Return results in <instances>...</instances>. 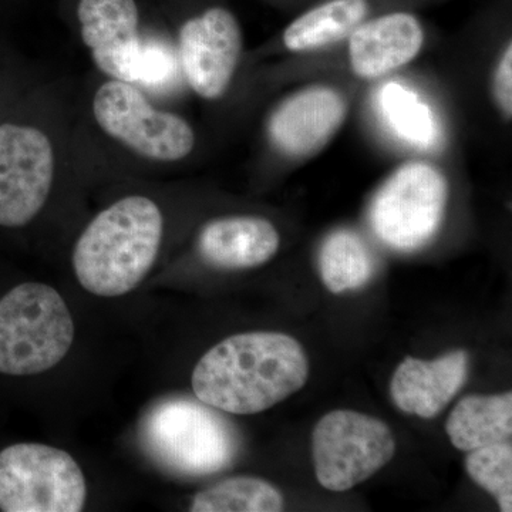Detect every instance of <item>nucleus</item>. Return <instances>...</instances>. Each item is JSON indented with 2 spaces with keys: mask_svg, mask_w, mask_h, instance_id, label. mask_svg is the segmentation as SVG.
Returning <instances> with one entry per match:
<instances>
[{
  "mask_svg": "<svg viewBox=\"0 0 512 512\" xmlns=\"http://www.w3.org/2000/svg\"><path fill=\"white\" fill-rule=\"evenodd\" d=\"M86 498L82 468L66 451L39 443L0 451V511L79 512Z\"/></svg>",
  "mask_w": 512,
  "mask_h": 512,
  "instance_id": "39448f33",
  "label": "nucleus"
},
{
  "mask_svg": "<svg viewBox=\"0 0 512 512\" xmlns=\"http://www.w3.org/2000/svg\"><path fill=\"white\" fill-rule=\"evenodd\" d=\"M93 114L107 136L151 160H183L195 146L187 121L157 110L130 82L104 83L94 94Z\"/></svg>",
  "mask_w": 512,
  "mask_h": 512,
  "instance_id": "6e6552de",
  "label": "nucleus"
},
{
  "mask_svg": "<svg viewBox=\"0 0 512 512\" xmlns=\"http://www.w3.org/2000/svg\"><path fill=\"white\" fill-rule=\"evenodd\" d=\"M423 45V25L413 13L372 16L350 33V66L357 76L376 79L412 62Z\"/></svg>",
  "mask_w": 512,
  "mask_h": 512,
  "instance_id": "ddd939ff",
  "label": "nucleus"
},
{
  "mask_svg": "<svg viewBox=\"0 0 512 512\" xmlns=\"http://www.w3.org/2000/svg\"><path fill=\"white\" fill-rule=\"evenodd\" d=\"M379 104L380 113L397 136L413 146H436L439 126L429 107L416 94L402 84H387L380 92Z\"/></svg>",
  "mask_w": 512,
  "mask_h": 512,
  "instance_id": "aec40b11",
  "label": "nucleus"
},
{
  "mask_svg": "<svg viewBox=\"0 0 512 512\" xmlns=\"http://www.w3.org/2000/svg\"><path fill=\"white\" fill-rule=\"evenodd\" d=\"M279 244L278 231L268 220L227 217L205 225L198 238V251L215 268L238 271L271 261Z\"/></svg>",
  "mask_w": 512,
  "mask_h": 512,
  "instance_id": "2eb2a0df",
  "label": "nucleus"
},
{
  "mask_svg": "<svg viewBox=\"0 0 512 512\" xmlns=\"http://www.w3.org/2000/svg\"><path fill=\"white\" fill-rule=\"evenodd\" d=\"M512 47L508 43L507 49L501 57L494 76V94L498 106L505 116L510 119L512 114Z\"/></svg>",
  "mask_w": 512,
  "mask_h": 512,
  "instance_id": "4be33fe9",
  "label": "nucleus"
},
{
  "mask_svg": "<svg viewBox=\"0 0 512 512\" xmlns=\"http://www.w3.org/2000/svg\"><path fill=\"white\" fill-rule=\"evenodd\" d=\"M55 178V151L39 128L0 126V227L29 224L45 207Z\"/></svg>",
  "mask_w": 512,
  "mask_h": 512,
  "instance_id": "1a4fd4ad",
  "label": "nucleus"
},
{
  "mask_svg": "<svg viewBox=\"0 0 512 512\" xmlns=\"http://www.w3.org/2000/svg\"><path fill=\"white\" fill-rule=\"evenodd\" d=\"M467 373L468 355L464 350L434 360L406 357L394 372L390 394L402 412L434 419L460 392Z\"/></svg>",
  "mask_w": 512,
  "mask_h": 512,
  "instance_id": "4468645a",
  "label": "nucleus"
},
{
  "mask_svg": "<svg viewBox=\"0 0 512 512\" xmlns=\"http://www.w3.org/2000/svg\"><path fill=\"white\" fill-rule=\"evenodd\" d=\"M77 19L101 72L123 82L140 79L144 60L136 0H80Z\"/></svg>",
  "mask_w": 512,
  "mask_h": 512,
  "instance_id": "9b49d317",
  "label": "nucleus"
},
{
  "mask_svg": "<svg viewBox=\"0 0 512 512\" xmlns=\"http://www.w3.org/2000/svg\"><path fill=\"white\" fill-rule=\"evenodd\" d=\"M180 56L191 89L217 100L234 79L242 52L241 26L224 6H211L181 26Z\"/></svg>",
  "mask_w": 512,
  "mask_h": 512,
  "instance_id": "9d476101",
  "label": "nucleus"
},
{
  "mask_svg": "<svg viewBox=\"0 0 512 512\" xmlns=\"http://www.w3.org/2000/svg\"><path fill=\"white\" fill-rule=\"evenodd\" d=\"M146 439L165 466L190 476L217 473L238 451L231 424L207 404L187 399L157 406L148 417Z\"/></svg>",
  "mask_w": 512,
  "mask_h": 512,
  "instance_id": "20e7f679",
  "label": "nucleus"
},
{
  "mask_svg": "<svg viewBox=\"0 0 512 512\" xmlns=\"http://www.w3.org/2000/svg\"><path fill=\"white\" fill-rule=\"evenodd\" d=\"M346 111L345 97L332 87H309L275 111L269 121V134L275 146L288 156H306L319 150L336 133Z\"/></svg>",
  "mask_w": 512,
  "mask_h": 512,
  "instance_id": "f8f14e48",
  "label": "nucleus"
},
{
  "mask_svg": "<svg viewBox=\"0 0 512 512\" xmlns=\"http://www.w3.org/2000/svg\"><path fill=\"white\" fill-rule=\"evenodd\" d=\"M448 185L433 165L409 163L382 185L370 205V225L386 247L416 251L439 231Z\"/></svg>",
  "mask_w": 512,
  "mask_h": 512,
  "instance_id": "423d86ee",
  "label": "nucleus"
},
{
  "mask_svg": "<svg viewBox=\"0 0 512 512\" xmlns=\"http://www.w3.org/2000/svg\"><path fill=\"white\" fill-rule=\"evenodd\" d=\"M373 0H323L289 23L284 45L291 52H311L333 45L372 18Z\"/></svg>",
  "mask_w": 512,
  "mask_h": 512,
  "instance_id": "dca6fc26",
  "label": "nucleus"
},
{
  "mask_svg": "<svg viewBox=\"0 0 512 512\" xmlns=\"http://www.w3.org/2000/svg\"><path fill=\"white\" fill-rule=\"evenodd\" d=\"M446 431L453 446L463 451L507 443L512 434L511 392L464 397L448 416Z\"/></svg>",
  "mask_w": 512,
  "mask_h": 512,
  "instance_id": "f3484780",
  "label": "nucleus"
},
{
  "mask_svg": "<svg viewBox=\"0 0 512 512\" xmlns=\"http://www.w3.org/2000/svg\"><path fill=\"white\" fill-rule=\"evenodd\" d=\"M309 362L301 343L276 332L229 336L192 372L195 396L212 409L249 416L271 409L305 386Z\"/></svg>",
  "mask_w": 512,
  "mask_h": 512,
  "instance_id": "f257e3e1",
  "label": "nucleus"
},
{
  "mask_svg": "<svg viewBox=\"0 0 512 512\" xmlns=\"http://www.w3.org/2000/svg\"><path fill=\"white\" fill-rule=\"evenodd\" d=\"M164 220L153 200L131 195L114 202L77 239L73 269L79 284L100 298L134 291L156 262Z\"/></svg>",
  "mask_w": 512,
  "mask_h": 512,
  "instance_id": "f03ea898",
  "label": "nucleus"
},
{
  "mask_svg": "<svg viewBox=\"0 0 512 512\" xmlns=\"http://www.w3.org/2000/svg\"><path fill=\"white\" fill-rule=\"evenodd\" d=\"M468 476L497 500L503 512L512 511V446L491 444L471 450L466 460Z\"/></svg>",
  "mask_w": 512,
  "mask_h": 512,
  "instance_id": "412c9836",
  "label": "nucleus"
},
{
  "mask_svg": "<svg viewBox=\"0 0 512 512\" xmlns=\"http://www.w3.org/2000/svg\"><path fill=\"white\" fill-rule=\"evenodd\" d=\"M73 340L72 313L52 286L26 282L0 298V375L45 373L62 362Z\"/></svg>",
  "mask_w": 512,
  "mask_h": 512,
  "instance_id": "7ed1b4c3",
  "label": "nucleus"
},
{
  "mask_svg": "<svg viewBox=\"0 0 512 512\" xmlns=\"http://www.w3.org/2000/svg\"><path fill=\"white\" fill-rule=\"evenodd\" d=\"M319 271L323 285L330 292L355 291L372 279L375 258L359 235L339 229L320 248Z\"/></svg>",
  "mask_w": 512,
  "mask_h": 512,
  "instance_id": "a211bd4d",
  "label": "nucleus"
},
{
  "mask_svg": "<svg viewBox=\"0 0 512 512\" xmlns=\"http://www.w3.org/2000/svg\"><path fill=\"white\" fill-rule=\"evenodd\" d=\"M396 454V440L382 420L352 410L328 413L312 434L316 478L326 490L345 493L382 470Z\"/></svg>",
  "mask_w": 512,
  "mask_h": 512,
  "instance_id": "0eeeda50",
  "label": "nucleus"
},
{
  "mask_svg": "<svg viewBox=\"0 0 512 512\" xmlns=\"http://www.w3.org/2000/svg\"><path fill=\"white\" fill-rule=\"evenodd\" d=\"M284 495L256 477H232L205 488L192 498V512H278L284 510Z\"/></svg>",
  "mask_w": 512,
  "mask_h": 512,
  "instance_id": "6ab92c4d",
  "label": "nucleus"
}]
</instances>
